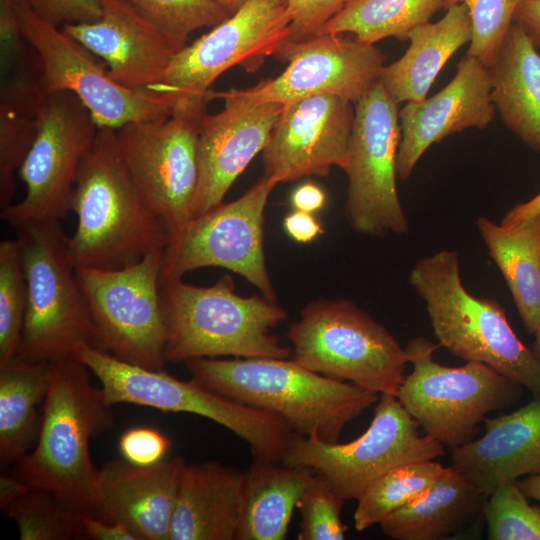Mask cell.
Segmentation results:
<instances>
[{"label":"cell","mask_w":540,"mask_h":540,"mask_svg":"<svg viewBox=\"0 0 540 540\" xmlns=\"http://www.w3.org/2000/svg\"><path fill=\"white\" fill-rule=\"evenodd\" d=\"M195 383L236 402L270 411L292 431L327 443L377 403L379 394L328 378L292 358H198L186 361Z\"/></svg>","instance_id":"6da1fadb"},{"label":"cell","mask_w":540,"mask_h":540,"mask_svg":"<svg viewBox=\"0 0 540 540\" xmlns=\"http://www.w3.org/2000/svg\"><path fill=\"white\" fill-rule=\"evenodd\" d=\"M77 227L68 238L75 268L120 269L163 251L168 233L137 191L115 129L98 128L71 200Z\"/></svg>","instance_id":"7a4b0ae2"},{"label":"cell","mask_w":540,"mask_h":540,"mask_svg":"<svg viewBox=\"0 0 540 540\" xmlns=\"http://www.w3.org/2000/svg\"><path fill=\"white\" fill-rule=\"evenodd\" d=\"M50 363L38 439L15 463L17 474L79 514L95 517L99 469L92 462L89 441L113 426L112 406L75 357Z\"/></svg>","instance_id":"3957f363"},{"label":"cell","mask_w":540,"mask_h":540,"mask_svg":"<svg viewBox=\"0 0 540 540\" xmlns=\"http://www.w3.org/2000/svg\"><path fill=\"white\" fill-rule=\"evenodd\" d=\"M166 327V362L232 356L290 358L292 349L271 333L286 311L264 295L243 297L229 274L213 285L196 286L182 278L160 283Z\"/></svg>","instance_id":"277c9868"},{"label":"cell","mask_w":540,"mask_h":540,"mask_svg":"<svg viewBox=\"0 0 540 540\" xmlns=\"http://www.w3.org/2000/svg\"><path fill=\"white\" fill-rule=\"evenodd\" d=\"M408 282L424 301L440 347L484 363L540 397V363L494 299L472 295L462 283L458 253L440 250L419 259Z\"/></svg>","instance_id":"5b68a950"},{"label":"cell","mask_w":540,"mask_h":540,"mask_svg":"<svg viewBox=\"0 0 540 540\" xmlns=\"http://www.w3.org/2000/svg\"><path fill=\"white\" fill-rule=\"evenodd\" d=\"M74 357L98 379L111 406L130 403L207 418L245 441L253 460L281 462L294 434L270 411L236 402L164 370L134 365L88 345L80 347Z\"/></svg>","instance_id":"8992f818"},{"label":"cell","mask_w":540,"mask_h":540,"mask_svg":"<svg viewBox=\"0 0 540 540\" xmlns=\"http://www.w3.org/2000/svg\"><path fill=\"white\" fill-rule=\"evenodd\" d=\"M291 358L331 379L397 395L408 363L393 334L355 303L318 299L300 311L287 332Z\"/></svg>","instance_id":"52a82bcc"},{"label":"cell","mask_w":540,"mask_h":540,"mask_svg":"<svg viewBox=\"0 0 540 540\" xmlns=\"http://www.w3.org/2000/svg\"><path fill=\"white\" fill-rule=\"evenodd\" d=\"M20 241L28 304L16 357L54 362L74 357L82 346L96 347L87 303L60 221L14 228Z\"/></svg>","instance_id":"ba28073f"},{"label":"cell","mask_w":540,"mask_h":540,"mask_svg":"<svg viewBox=\"0 0 540 540\" xmlns=\"http://www.w3.org/2000/svg\"><path fill=\"white\" fill-rule=\"evenodd\" d=\"M439 347L423 336L409 340L412 371L396 397L424 434L453 449L474 439L487 414L516 403L523 386L481 362L444 366L433 358Z\"/></svg>","instance_id":"9c48e42d"},{"label":"cell","mask_w":540,"mask_h":540,"mask_svg":"<svg viewBox=\"0 0 540 540\" xmlns=\"http://www.w3.org/2000/svg\"><path fill=\"white\" fill-rule=\"evenodd\" d=\"M211 99L212 91L181 97L168 116L116 130L128 173L168 235L195 217L199 130Z\"/></svg>","instance_id":"30bf717a"},{"label":"cell","mask_w":540,"mask_h":540,"mask_svg":"<svg viewBox=\"0 0 540 540\" xmlns=\"http://www.w3.org/2000/svg\"><path fill=\"white\" fill-rule=\"evenodd\" d=\"M444 445L420 435L419 425L395 395L381 393L367 430L348 443H327L294 433L281 463L324 476L346 501L357 500L391 469L434 460Z\"/></svg>","instance_id":"8fae6325"},{"label":"cell","mask_w":540,"mask_h":540,"mask_svg":"<svg viewBox=\"0 0 540 540\" xmlns=\"http://www.w3.org/2000/svg\"><path fill=\"white\" fill-rule=\"evenodd\" d=\"M14 4L21 32L39 57L44 94L73 93L99 128L118 130L172 112L175 97L119 84L100 58L60 27L38 16L28 0H15Z\"/></svg>","instance_id":"7c38bea8"},{"label":"cell","mask_w":540,"mask_h":540,"mask_svg":"<svg viewBox=\"0 0 540 540\" xmlns=\"http://www.w3.org/2000/svg\"><path fill=\"white\" fill-rule=\"evenodd\" d=\"M162 254L151 253L120 269L76 268L97 348L151 370H164L166 364Z\"/></svg>","instance_id":"4fadbf2b"},{"label":"cell","mask_w":540,"mask_h":540,"mask_svg":"<svg viewBox=\"0 0 540 540\" xmlns=\"http://www.w3.org/2000/svg\"><path fill=\"white\" fill-rule=\"evenodd\" d=\"M353 105V128L343 167L348 179L345 218L362 235L406 234L409 224L396 184L399 104L379 82Z\"/></svg>","instance_id":"5bb4252c"},{"label":"cell","mask_w":540,"mask_h":540,"mask_svg":"<svg viewBox=\"0 0 540 540\" xmlns=\"http://www.w3.org/2000/svg\"><path fill=\"white\" fill-rule=\"evenodd\" d=\"M278 183L263 175L238 199L220 203L168 235L160 283L202 267L239 274L277 301L264 253V211Z\"/></svg>","instance_id":"9a60e30c"},{"label":"cell","mask_w":540,"mask_h":540,"mask_svg":"<svg viewBox=\"0 0 540 540\" xmlns=\"http://www.w3.org/2000/svg\"><path fill=\"white\" fill-rule=\"evenodd\" d=\"M98 126L71 92L44 94L38 110V132L18 170L24 198L2 209L11 227L60 221L71 212L80 165L92 148Z\"/></svg>","instance_id":"2e32d148"},{"label":"cell","mask_w":540,"mask_h":540,"mask_svg":"<svg viewBox=\"0 0 540 540\" xmlns=\"http://www.w3.org/2000/svg\"><path fill=\"white\" fill-rule=\"evenodd\" d=\"M291 17L285 0H250L221 23L184 46L152 92L179 99L203 96L226 70L253 73L290 42Z\"/></svg>","instance_id":"e0dca14e"},{"label":"cell","mask_w":540,"mask_h":540,"mask_svg":"<svg viewBox=\"0 0 540 540\" xmlns=\"http://www.w3.org/2000/svg\"><path fill=\"white\" fill-rule=\"evenodd\" d=\"M276 57L288 63L277 77L217 93L252 105H285L316 95H335L354 104L380 82L386 59L375 45L333 34L289 42Z\"/></svg>","instance_id":"ac0fdd59"},{"label":"cell","mask_w":540,"mask_h":540,"mask_svg":"<svg viewBox=\"0 0 540 540\" xmlns=\"http://www.w3.org/2000/svg\"><path fill=\"white\" fill-rule=\"evenodd\" d=\"M335 95H316L285 104L262 151L264 174L278 184L344 167L354 106Z\"/></svg>","instance_id":"d6986e66"},{"label":"cell","mask_w":540,"mask_h":540,"mask_svg":"<svg viewBox=\"0 0 540 540\" xmlns=\"http://www.w3.org/2000/svg\"><path fill=\"white\" fill-rule=\"evenodd\" d=\"M100 3L97 20L60 28L100 58L119 84L151 91L183 46L127 1Z\"/></svg>","instance_id":"ffe728a7"},{"label":"cell","mask_w":540,"mask_h":540,"mask_svg":"<svg viewBox=\"0 0 540 540\" xmlns=\"http://www.w3.org/2000/svg\"><path fill=\"white\" fill-rule=\"evenodd\" d=\"M491 89L489 68L466 55L443 89L421 102H407L399 109L398 177L407 179L432 144L468 128L484 130L496 112Z\"/></svg>","instance_id":"44dd1931"},{"label":"cell","mask_w":540,"mask_h":540,"mask_svg":"<svg viewBox=\"0 0 540 540\" xmlns=\"http://www.w3.org/2000/svg\"><path fill=\"white\" fill-rule=\"evenodd\" d=\"M212 97L223 99L224 108L206 114L200 124L195 217L223 202L234 181L265 148L284 107L246 104L215 92Z\"/></svg>","instance_id":"7402d4cb"},{"label":"cell","mask_w":540,"mask_h":540,"mask_svg":"<svg viewBox=\"0 0 540 540\" xmlns=\"http://www.w3.org/2000/svg\"><path fill=\"white\" fill-rule=\"evenodd\" d=\"M181 456L141 467L125 459L99 469L95 518L126 525L137 540H169L181 475Z\"/></svg>","instance_id":"603a6c76"},{"label":"cell","mask_w":540,"mask_h":540,"mask_svg":"<svg viewBox=\"0 0 540 540\" xmlns=\"http://www.w3.org/2000/svg\"><path fill=\"white\" fill-rule=\"evenodd\" d=\"M484 434L451 449V466L486 495L506 480L540 474V397L485 418Z\"/></svg>","instance_id":"cb8c5ba5"},{"label":"cell","mask_w":540,"mask_h":540,"mask_svg":"<svg viewBox=\"0 0 540 540\" xmlns=\"http://www.w3.org/2000/svg\"><path fill=\"white\" fill-rule=\"evenodd\" d=\"M244 472L216 461L185 465L169 540H236Z\"/></svg>","instance_id":"d4e9b609"},{"label":"cell","mask_w":540,"mask_h":540,"mask_svg":"<svg viewBox=\"0 0 540 540\" xmlns=\"http://www.w3.org/2000/svg\"><path fill=\"white\" fill-rule=\"evenodd\" d=\"M488 495L451 465L422 496L397 509L379 525L395 540L455 538L485 520Z\"/></svg>","instance_id":"484cf974"},{"label":"cell","mask_w":540,"mask_h":540,"mask_svg":"<svg viewBox=\"0 0 540 540\" xmlns=\"http://www.w3.org/2000/svg\"><path fill=\"white\" fill-rule=\"evenodd\" d=\"M446 10L439 21L415 27L408 35L406 52L384 67L380 83L398 104L425 100L445 63L470 42L472 22L467 7L456 4Z\"/></svg>","instance_id":"4316f807"},{"label":"cell","mask_w":540,"mask_h":540,"mask_svg":"<svg viewBox=\"0 0 540 540\" xmlns=\"http://www.w3.org/2000/svg\"><path fill=\"white\" fill-rule=\"evenodd\" d=\"M513 23L493 64L491 97L504 125L540 153V54Z\"/></svg>","instance_id":"83f0119b"},{"label":"cell","mask_w":540,"mask_h":540,"mask_svg":"<svg viewBox=\"0 0 540 540\" xmlns=\"http://www.w3.org/2000/svg\"><path fill=\"white\" fill-rule=\"evenodd\" d=\"M302 467L253 460L244 472L236 540H284L294 510L313 475Z\"/></svg>","instance_id":"f1b7e54d"},{"label":"cell","mask_w":540,"mask_h":540,"mask_svg":"<svg viewBox=\"0 0 540 540\" xmlns=\"http://www.w3.org/2000/svg\"><path fill=\"white\" fill-rule=\"evenodd\" d=\"M476 226L533 335L540 326V214L509 225L482 216Z\"/></svg>","instance_id":"f546056e"},{"label":"cell","mask_w":540,"mask_h":540,"mask_svg":"<svg viewBox=\"0 0 540 540\" xmlns=\"http://www.w3.org/2000/svg\"><path fill=\"white\" fill-rule=\"evenodd\" d=\"M51 363L18 357L0 366V464H15L36 444Z\"/></svg>","instance_id":"4dcf8cb0"},{"label":"cell","mask_w":540,"mask_h":540,"mask_svg":"<svg viewBox=\"0 0 540 540\" xmlns=\"http://www.w3.org/2000/svg\"><path fill=\"white\" fill-rule=\"evenodd\" d=\"M441 8L442 0H346L318 35L351 33L372 45L388 37L405 41Z\"/></svg>","instance_id":"1f68e13d"},{"label":"cell","mask_w":540,"mask_h":540,"mask_svg":"<svg viewBox=\"0 0 540 540\" xmlns=\"http://www.w3.org/2000/svg\"><path fill=\"white\" fill-rule=\"evenodd\" d=\"M446 467L427 460L404 464L372 482L357 499L354 528L364 531L380 524L397 509L426 493L442 476Z\"/></svg>","instance_id":"d6a6232c"},{"label":"cell","mask_w":540,"mask_h":540,"mask_svg":"<svg viewBox=\"0 0 540 540\" xmlns=\"http://www.w3.org/2000/svg\"><path fill=\"white\" fill-rule=\"evenodd\" d=\"M21 540L85 539L81 514L55 494L32 487L3 512Z\"/></svg>","instance_id":"836d02e7"},{"label":"cell","mask_w":540,"mask_h":540,"mask_svg":"<svg viewBox=\"0 0 540 540\" xmlns=\"http://www.w3.org/2000/svg\"><path fill=\"white\" fill-rule=\"evenodd\" d=\"M28 304V285L20 241L0 243V366L16 357Z\"/></svg>","instance_id":"e575fe53"},{"label":"cell","mask_w":540,"mask_h":540,"mask_svg":"<svg viewBox=\"0 0 540 540\" xmlns=\"http://www.w3.org/2000/svg\"><path fill=\"white\" fill-rule=\"evenodd\" d=\"M489 540H540V506L531 505L517 480L500 482L484 510Z\"/></svg>","instance_id":"d590c367"},{"label":"cell","mask_w":540,"mask_h":540,"mask_svg":"<svg viewBox=\"0 0 540 540\" xmlns=\"http://www.w3.org/2000/svg\"><path fill=\"white\" fill-rule=\"evenodd\" d=\"M39 107L0 102L1 209L12 203L16 191L14 175L22 165L38 132Z\"/></svg>","instance_id":"8d00e7d4"},{"label":"cell","mask_w":540,"mask_h":540,"mask_svg":"<svg viewBox=\"0 0 540 540\" xmlns=\"http://www.w3.org/2000/svg\"><path fill=\"white\" fill-rule=\"evenodd\" d=\"M521 0H442V8L464 4L472 22L467 56L490 67L499 55L514 23Z\"/></svg>","instance_id":"74e56055"},{"label":"cell","mask_w":540,"mask_h":540,"mask_svg":"<svg viewBox=\"0 0 540 540\" xmlns=\"http://www.w3.org/2000/svg\"><path fill=\"white\" fill-rule=\"evenodd\" d=\"M181 46L203 27H214L230 16L215 0H125Z\"/></svg>","instance_id":"f35d334b"},{"label":"cell","mask_w":540,"mask_h":540,"mask_svg":"<svg viewBox=\"0 0 540 540\" xmlns=\"http://www.w3.org/2000/svg\"><path fill=\"white\" fill-rule=\"evenodd\" d=\"M345 500L327 479L313 473L298 502L299 540H343L347 527L341 519Z\"/></svg>","instance_id":"ab89813d"},{"label":"cell","mask_w":540,"mask_h":540,"mask_svg":"<svg viewBox=\"0 0 540 540\" xmlns=\"http://www.w3.org/2000/svg\"><path fill=\"white\" fill-rule=\"evenodd\" d=\"M291 17L290 42H300L318 35L338 13L346 0H285Z\"/></svg>","instance_id":"60d3db41"},{"label":"cell","mask_w":540,"mask_h":540,"mask_svg":"<svg viewBox=\"0 0 540 540\" xmlns=\"http://www.w3.org/2000/svg\"><path fill=\"white\" fill-rule=\"evenodd\" d=\"M170 445L166 435L150 427L131 428L119 439V451L123 459L141 467L162 461Z\"/></svg>","instance_id":"b9f144b4"},{"label":"cell","mask_w":540,"mask_h":540,"mask_svg":"<svg viewBox=\"0 0 540 540\" xmlns=\"http://www.w3.org/2000/svg\"><path fill=\"white\" fill-rule=\"evenodd\" d=\"M32 9L45 21L61 27L89 23L101 15L100 0H28Z\"/></svg>","instance_id":"7bdbcfd3"},{"label":"cell","mask_w":540,"mask_h":540,"mask_svg":"<svg viewBox=\"0 0 540 540\" xmlns=\"http://www.w3.org/2000/svg\"><path fill=\"white\" fill-rule=\"evenodd\" d=\"M283 227L288 236L298 243L312 242L324 232L312 213L294 209L285 216Z\"/></svg>","instance_id":"ee69618b"},{"label":"cell","mask_w":540,"mask_h":540,"mask_svg":"<svg viewBox=\"0 0 540 540\" xmlns=\"http://www.w3.org/2000/svg\"><path fill=\"white\" fill-rule=\"evenodd\" d=\"M85 539L137 540L133 532L122 523H109L92 516L81 515Z\"/></svg>","instance_id":"f6af8a7d"},{"label":"cell","mask_w":540,"mask_h":540,"mask_svg":"<svg viewBox=\"0 0 540 540\" xmlns=\"http://www.w3.org/2000/svg\"><path fill=\"white\" fill-rule=\"evenodd\" d=\"M514 23L521 27L535 48H540V0H521Z\"/></svg>","instance_id":"bcb514c9"},{"label":"cell","mask_w":540,"mask_h":540,"mask_svg":"<svg viewBox=\"0 0 540 540\" xmlns=\"http://www.w3.org/2000/svg\"><path fill=\"white\" fill-rule=\"evenodd\" d=\"M326 200L325 191L312 182L300 184L290 196V204L294 210L309 213L320 211L325 206Z\"/></svg>","instance_id":"7dc6e473"},{"label":"cell","mask_w":540,"mask_h":540,"mask_svg":"<svg viewBox=\"0 0 540 540\" xmlns=\"http://www.w3.org/2000/svg\"><path fill=\"white\" fill-rule=\"evenodd\" d=\"M28 484L18 474L10 475L2 472L0 475V508L4 512L8 506L30 490Z\"/></svg>","instance_id":"c3c4849f"},{"label":"cell","mask_w":540,"mask_h":540,"mask_svg":"<svg viewBox=\"0 0 540 540\" xmlns=\"http://www.w3.org/2000/svg\"><path fill=\"white\" fill-rule=\"evenodd\" d=\"M540 214V192L530 200L512 207L502 218L501 224L509 225Z\"/></svg>","instance_id":"681fc988"},{"label":"cell","mask_w":540,"mask_h":540,"mask_svg":"<svg viewBox=\"0 0 540 540\" xmlns=\"http://www.w3.org/2000/svg\"><path fill=\"white\" fill-rule=\"evenodd\" d=\"M521 490L527 495L528 498H532L540 502V474L527 476L522 480H517Z\"/></svg>","instance_id":"f907efd6"},{"label":"cell","mask_w":540,"mask_h":540,"mask_svg":"<svg viewBox=\"0 0 540 540\" xmlns=\"http://www.w3.org/2000/svg\"><path fill=\"white\" fill-rule=\"evenodd\" d=\"M229 15L235 13L250 0H215Z\"/></svg>","instance_id":"816d5d0a"},{"label":"cell","mask_w":540,"mask_h":540,"mask_svg":"<svg viewBox=\"0 0 540 540\" xmlns=\"http://www.w3.org/2000/svg\"><path fill=\"white\" fill-rule=\"evenodd\" d=\"M533 335L534 341L531 345V349L540 363V326Z\"/></svg>","instance_id":"f5cc1de1"}]
</instances>
